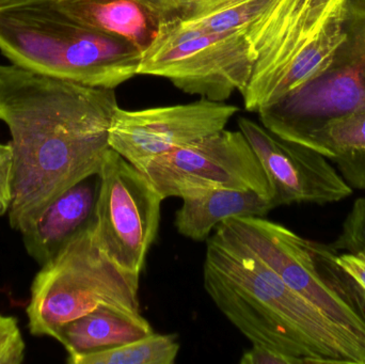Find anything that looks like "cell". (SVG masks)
Returning a JSON list of instances; mask_svg holds the SVG:
<instances>
[{"label": "cell", "mask_w": 365, "mask_h": 364, "mask_svg": "<svg viewBox=\"0 0 365 364\" xmlns=\"http://www.w3.org/2000/svg\"><path fill=\"white\" fill-rule=\"evenodd\" d=\"M339 265L353 278L365 294V258L356 254H340L338 256Z\"/></svg>", "instance_id": "7402d4cb"}, {"label": "cell", "mask_w": 365, "mask_h": 364, "mask_svg": "<svg viewBox=\"0 0 365 364\" xmlns=\"http://www.w3.org/2000/svg\"><path fill=\"white\" fill-rule=\"evenodd\" d=\"M0 51L21 68L106 89L138 74L143 57L128 41L77 23L55 0L0 4Z\"/></svg>", "instance_id": "3957f363"}, {"label": "cell", "mask_w": 365, "mask_h": 364, "mask_svg": "<svg viewBox=\"0 0 365 364\" xmlns=\"http://www.w3.org/2000/svg\"><path fill=\"white\" fill-rule=\"evenodd\" d=\"M62 12L90 29L117 36L145 51L160 28L143 0H55Z\"/></svg>", "instance_id": "9a60e30c"}, {"label": "cell", "mask_w": 365, "mask_h": 364, "mask_svg": "<svg viewBox=\"0 0 365 364\" xmlns=\"http://www.w3.org/2000/svg\"><path fill=\"white\" fill-rule=\"evenodd\" d=\"M175 213L178 232L195 241H207L212 231L225 220L236 217H264L276 209L272 199L253 190H199L182 197Z\"/></svg>", "instance_id": "4fadbf2b"}, {"label": "cell", "mask_w": 365, "mask_h": 364, "mask_svg": "<svg viewBox=\"0 0 365 364\" xmlns=\"http://www.w3.org/2000/svg\"><path fill=\"white\" fill-rule=\"evenodd\" d=\"M253 68L247 27L201 32L173 19L160 21L138 74L164 77L186 93L225 102L234 92L244 93Z\"/></svg>", "instance_id": "52a82bcc"}, {"label": "cell", "mask_w": 365, "mask_h": 364, "mask_svg": "<svg viewBox=\"0 0 365 364\" xmlns=\"http://www.w3.org/2000/svg\"><path fill=\"white\" fill-rule=\"evenodd\" d=\"M204 290L252 344L297 364H365V341L292 290L222 224L206 241Z\"/></svg>", "instance_id": "7a4b0ae2"}, {"label": "cell", "mask_w": 365, "mask_h": 364, "mask_svg": "<svg viewBox=\"0 0 365 364\" xmlns=\"http://www.w3.org/2000/svg\"><path fill=\"white\" fill-rule=\"evenodd\" d=\"M331 245L339 252L344 251L365 258V197L354 202L343 222L340 235Z\"/></svg>", "instance_id": "ac0fdd59"}, {"label": "cell", "mask_w": 365, "mask_h": 364, "mask_svg": "<svg viewBox=\"0 0 365 364\" xmlns=\"http://www.w3.org/2000/svg\"><path fill=\"white\" fill-rule=\"evenodd\" d=\"M156 15L160 21H164L170 16L175 11L188 0H143Z\"/></svg>", "instance_id": "603a6c76"}, {"label": "cell", "mask_w": 365, "mask_h": 364, "mask_svg": "<svg viewBox=\"0 0 365 364\" xmlns=\"http://www.w3.org/2000/svg\"><path fill=\"white\" fill-rule=\"evenodd\" d=\"M292 290L334 324L365 341V294L339 265L332 245L304 239L259 216L221 222Z\"/></svg>", "instance_id": "8992f818"}, {"label": "cell", "mask_w": 365, "mask_h": 364, "mask_svg": "<svg viewBox=\"0 0 365 364\" xmlns=\"http://www.w3.org/2000/svg\"><path fill=\"white\" fill-rule=\"evenodd\" d=\"M118 107L115 89L0 66V121L14 153L13 230H27L57 197L98 177Z\"/></svg>", "instance_id": "6da1fadb"}, {"label": "cell", "mask_w": 365, "mask_h": 364, "mask_svg": "<svg viewBox=\"0 0 365 364\" xmlns=\"http://www.w3.org/2000/svg\"><path fill=\"white\" fill-rule=\"evenodd\" d=\"M240 108L201 98L188 104L125 110L118 107L109 145L135 167L225 130Z\"/></svg>", "instance_id": "30bf717a"}, {"label": "cell", "mask_w": 365, "mask_h": 364, "mask_svg": "<svg viewBox=\"0 0 365 364\" xmlns=\"http://www.w3.org/2000/svg\"><path fill=\"white\" fill-rule=\"evenodd\" d=\"M136 168L164 200L182 199L199 190L227 188L253 190L274 202L269 180L240 130H220Z\"/></svg>", "instance_id": "9c48e42d"}, {"label": "cell", "mask_w": 365, "mask_h": 364, "mask_svg": "<svg viewBox=\"0 0 365 364\" xmlns=\"http://www.w3.org/2000/svg\"><path fill=\"white\" fill-rule=\"evenodd\" d=\"M344 30L345 40L321 75L257 111L266 130L310 147L365 125V0H347Z\"/></svg>", "instance_id": "277c9868"}, {"label": "cell", "mask_w": 365, "mask_h": 364, "mask_svg": "<svg viewBox=\"0 0 365 364\" xmlns=\"http://www.w3.org/2000/svg\"><path fill=\"white\" fill-rule=\"evenodd\" d=\"M25 355V340L16 318L0 314V364L23 363Z\"/></svg>", "instance_id": "d6986e66"}, {"label": "cell", "mask_w": 365, "mask_h": 364, "mask_svg": "<svg viewBox=\"0 0 365 364\" xmlns=\"http://www.w3.org/2000/svg\"><path fill=\"white\" fill-rule=\"evenodd\" d=\"M98 177L94 237L118 266L140 277L158 237L164 199L140 170L111 147Z\"/></svg>", "instance_id": "ba28073f"}, {"label": "cell", "mask_w": 365, "mask_h": 364, "mask_svg": "<svg viewBox=\"0 0 365 364\" xmlns=\"http://www.w3.org/2000/svg\"><path fill=\"white\" fill-rule=\"evenodd\" d=\"M139 282L103 251L90 220L34 277L26 309L30 333L53 339L63 325L101 306L141 312Z\"/></svg>", "instance_id": "5b68a950"}, {"label": "cell", "mask_w": 365, "mask_h": 364, "mask_svg": "<svg viewBox=\"0 0 365 364\" xmlns=\"http://www.w3.org/2000/svg\"><path fill=\"white\" fill-rule=\"evenodd\" d=\"M237 124L269 180L277 207L329 204L353 194V188L323 154L283 140L248 118H240Z\"/></svg>", "instance_id": "8fae6325"}, {"label": "cell", "mask_w": 365, "mask_h": 364, "mask_svg": "<svg viewBox=\"0 0 365 364\" xmlns=\"http://www.w3.org/2000/svg\"><path fill=\"white\" fill-rule=\"evenodd\" d=\"M17 1V0H0V4H6V2Z\"/></svg>", "instance_id": "cb8c5ba5"}, {"label": "cell", "mask_w": 365, "mask_h": 364, "mask_svg": "<svg viewBox=\"0 0 365 364\" xmlns=\"http://www.w3.org/2000/svg\"><path fill=\"white\" fill-rule=\"evenodd\" d=\"M154 333L141 312L111 306L93 311L63 325L53 339L63 345L68 358L119 348Z\"/></svg>", "instance_id": "5bb4252c"}, {"label": "cell", "mask_w": 365, "mask_h": 364, "mask_svg": "<svg viewBox=\"0 0 365 364\" xmlns=\"http://www.w3.org/2000/svg\"><path fill=\"white\" fill-rule=\"evenodd\" d=\"M180 352L177 335L153 333L119 348L66 359L70 364H173Z\"/></svg>", "instance_id": "e0dca14e"}, {"label": "cell", "mask_w": 365, "mask_h": 364, "mask_svg": "<svg viewBox=\"0 0 365 364\" xmlns=\"http://www.w3.org/2000/svg\"><path fill=\"white\" fill-rule=\"evenodd\" d=\"M240 364H297L294 359L263 345L252 344V348L242 354Z\"/></svg>", "instance_id": "44dd1931"}, {"label": "cell", "mask_w": 365, "mask_h": 364, "mask_svg": "<svg viewBox=\"0 0 365 364\" xmlns=\"http://www.w3.org/2000/svg\"><path fill=\"white\" fill-rule=\"evenodd\" d=\"M14 153L11 142H0V217L10 211L13 201Z\"/></svg>", "instance_id": "ffe728a7"}, {"label": "cell", "mask_w": 365, "mask_h": 364, "mask_svg": "<svg viewBox=\"0 0 365 364\" xmlns=\"http://www.w3.org/2000/svg\"><path fill=\"white\" fill-rule=\"evenodd\" d=\"M272 1L274 0H188L166 19H179L197 31L225 32L248 27Z\"/></svg>", "instance_id": "2e32d148"}, {"label": "cell", "mask_w": 365, "mask_h": 364, "mask_svg": "<svg viewBox=\"0 0 365 364\" xmlns=\"http://www.w3.org/2000/svg\"><path fill=\"white\" fill-rule=\"evenodd\" d=\"M90 179L57 197L21 233L26 251L40 266L53 259L91 220L98 186L94 187Z\"/></svg>", "instance_id": "7c38bea8"}]
</instances>
